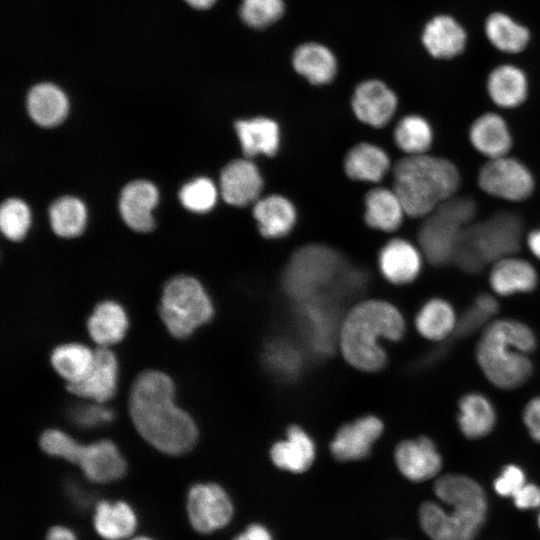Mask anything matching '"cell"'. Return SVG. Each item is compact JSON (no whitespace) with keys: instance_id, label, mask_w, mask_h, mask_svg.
Segmentation results:
<instances>
[{"instance_id":"cell-5","label":"cell","mask_w":540,"mask_h":540,"mask_svg":"<svg viewBox=\"0 0 540 540\" xmlns=\"http://www.w3.org/2000/svg\"><path fill=\"white\" fill-rule=\"evenodd\" d=\"M522 235L523 224L517 214L510 211L497 212L464 229L452 262L464 272L477 273L487 264L516 254Z\"/></svg>"},{"instance_id":"cell-32","label":"cell","mask_w":540,"mask_h":540,"mask_svg":"<svg viewBox=\"0 0 540 540\" xmlns=\"http://www.w3.org/2000/svg\"><path fill=\"white\" fill-rule=\"evenodd\" d=\"M271 458L281 469L300 473L306 471L314 459V446L309 436L299 427L289 429L287 439L271 450Z\"/></svg>"},{"instance_id":"cell-34","label":"cell","mask_w":540,"mask_h":540,"mask_svg":"<svg viewBox=\"0 0 540 540\" xmlns=\"http://www.w3.org/2000/svg\"><path fill=\"white\" fill-rule=\"evenodd\" d=\"M295 70L313 84L331 81L336 73V60L331 51L318 44L299 46L293 55Z\"/></svg>"},{"instance_id":"cell-23","label":"cell","mask_w":540,"mask_h":540,"mask_svg":"<svg viewBox=\"0 0 540 540\" xmlns=\"http://www.w3.org/2000/svg\"><path fill=\"white\" fill-rule=\"evenodd\" d=\"M93 528L104 540H124L132 537L138 524L135 510L125 501H99L92 518Z\"/></svg>"},{"instance_id":"cell-12","label":"cell","mask_w":540,"mask_h":540,"mask_svg":"<svg viewBox=\"0 0 540 540\" xmlns=\"http://www.w3.org/2000/svg\"><path fill=\"white\" fill-rule=\"evenodd\" d=\"M186 511L191 527L201 534H210L227 526L234 507L226 491L215 483H198L190 487Z\"/></svg>"},{"instance_id":"cell-20","label":"cell","mask_w":540,"mask_h":540,"mask_svg":"<svg viewBox=\"0 0 540 540\" xmlns=\"http://www.w3.org/2000/svg\"><path fill=\"white\" fill-rule=\"evenodd\" d=\"M158 190L150 182L137 180L122 190L119 209L125 223L135 231L148 232L154 227L152 210L158 202Z\"/></svg>"},{"instance_id":"cell-42","label":"cell","mask_w":540,"mask_h":540,"mask_svg":"<svg viewBox=\"0 0 540 540\" xmlns=\"http://www.w3.org/2000/svg\"><path fill=\"white\" fill-rule=\"evenodd\" d=\"M526 483V475L522 468L515 464H509L494 480L493 488L499 496L512 498Z\"/></svg>"},{"instance_id":"cell-16","label":"cell","mask_w":540,"mask_h":540,"mask_svg":"<svg viewBox=\"0 0 540 540\" xmlns=\"http://www.w3.org/2000/svg\"><path fill=\"white\" fill-rule=\"evenodd\" d=\"M538 273L527 260L515 254L492 263L489 284L492 291L500 296L529 293L538 285Z\"/></svg>"},{"instance_id":"cell-30","label":"cell","mask_w":540,"mask_h":540,"mask_svg":"<svg viewBox=\"0 0 540 540\" xmlns=\"http://www.w3.org/2000/svg\"><path fill=\"white\" fill-rule=\"evenodd\" d=\"M87 327L94 342L107 347L123 339L128 328V318L119 304L104 301L95 307Z\"/></svg>"},{"instance_id":"cell-4","label":"cell","mask_w":540,"mask_h":540,"mask_svg":"<svg viewBox=\"0 0 540 540\" xmlns=\"http://www.w3.org/2000/svg\"><path fill=\"white\" fill-rule=\"evenodd\" d=\"M404 331L405 322L396 307L384 301H365L354 307L344 321L340 335L343 355L356 368L378 370L386 361L378 339L396 341Z\"/></svg>"},{"instance_id":"cell-1","label":"cell","mask_w":540,"mask_h":540,"mask_svg":"<svg viewBox=\"0 0 540 540\" xmlns=\"http://www.w3.org/2000/svg\"><path fill=\"white\" fill-rule=\"evenodd\" d=\"M129 413L142 438L165 454H184L197 440L193 419L176 406L174 384L160 371L148 370L136 378L130 391Z\"/></svg>"},{"instance_id":"cell-33","label":"cell","mask_w":540,"mask_h":540,"mask_svg":"<svg viewBox=\"0 0 540 540\" xmlns=\"http://www.w3.org/2000/svg\"><path fill=\"white\" fill-rule=\"evenodd\" d=\"M457 316L450 302L431 298L419 310L415 324L418 332L432 341H442L455 333Z\"/></svg>"},{"instance_id":"cell-51","label":"cell","mask_w":540,"mask_h":540,"mask_svg":"<svg viewBox=\"0 0 540 540\" xmlns=\"http://www.w3.org/2000/svg\"><path fill=\"white\" fill-rule=\"evenodd\" d=\"M190 6L197 9H207L211 7L216 0H185Z\"/></svg>"},{"instance_id":"cell-28","label":"cell","mask_w":540,"mask_h":540,"mask_svg":"<svg viewBox=\"0 0 540 540\" xmlns=\"http://www.w3.org/2000/svg\"><path fill=\"white\" fill-rule=\"evenodd\" d=\"M253 216L263 236L278 238L292 229L296 220V211L288 199L280 195H271L255 204Z\"/></svg>"},{"instance_id":"cell-52","label":"cell","mask_w":540,"mask_h":540,"mask_svg":"<svg viewBox=\"0 0 540 540\" xmlns=\"http://www.w3.org/2000/svg\"><path fill=\"white\" fill-rule=\"evenodd\" d=\"M129 540H154V539L149 536L140 535V536L131 537L129 538Z\"/></svg>"},{"instance_id":"cell-25","label":"cell","mask_w":540,"mask_h":540,"mask_svg":"<svg viewBox=\"0 0 540 540\" xmlns=\"http://www.w3.org/2000/svg\"><path fill=\"white\" fill-rule=\"evenodd\" d=\"M487 92L495 105L512 109L522 105L528 96V80L520 68L510 64L495 67L487 79Z\"/></svg>"},{"instance_id":"cell-29","label":"cell","mask_w":540,"mask_h":540,"mask_svg":"<svg viewBox=\"0 0 540 540\" xmlns=\"http://www.w3.org/2000/svg\"><path fill=\"white\" fill-rule=\"evenodd\" d=\"M406 212L394 190L375 188L365 198V220L375 229L392 232L398 229Z\"/></svg>"},{"instance_id":"cell-19","label":"cell","mask_w":540,"mask_h":540,"mask_svg":"<svg viewBox=\"0 0 540 540\" xmlns=\"http://www.w3.org/2000/svg\"><path fill=\"white\" fill-rule=\"evenodd\" d=\"M422 257L420 248L405 239L396 238L381 249L379 267L388 281L394 284H407L419 275Z\"/></svg>"},{"instance_id":"cell-24","label":"cell","mask_w":540,"mask_h":540,"mask_svg":"<svg viewBox=\"0 0 540 540\" xmlns=\"http://www.w3.org/2000/svg\"><path fill=\"white\" fill-rule=\"evenodd\" d=\"M457 423L460 432L468 439L483 438L496 425L497 414L488 397L479 392H469L458 402Z\"/></svg>"},{"instance_id":"cell-7","label":"cell","mask_w":540,"mask_h":540,"mask_svg":"<svg viewBox=\"0 0 540 540\" xmlns=\"http://www.w3.org/2000/svg\"><path fill=\"white\" fill-rule=\"evenodd\" d=\"M40 446L47 454L78 465L85 477L94 483L116 481L126 472L124 458L109 440L83 445L60 430L50 429L41 435Z\"/></svg>"},{"instance_id":"cell-26","label":"cell","mask_w":540,"mask_h":540,"mask_svg":"<svg viewBox=\"0 0 540 540\" xmlns=\"http://www.w3.org/2000/svg\"><path fill=\"white\" fill-rule=\"evenodd\" d=\"M235 130L246 157L272 156L279 148V126L272 119L255 117L239 120L235 123Z\"/></svg>"},{"instance_id":"cell-44","label":"cell","mask_w":540,"mask_h":540,"mask_svg":"<svg viewBox=\"0 0 540 540\" xmlns=\"http://www.w3.org/2000/svg\"><path fill=\"white\" fill-rule=\"evenodd\" d=\"M73 415L77 423L87 427L109 422L113 417L110 410L100 406L79 407Z\"/></svg>"},{"instance_id":"cell-15","label":"cell","mask_w":540,"mask_h":540,"mask_svg":"<svg viewBox=\"0 0 540 540\" xmlns=\"http://www.w3.org/2000/svg\"><path fill=\"white\" fill-rule=\"evenodd\" d=\"M118 364L115 355L106 347L95 351L94 363L79 382L67 384L74 395L104 403L114 395L117 385Z\"/></svg>"},{"instance_id":"cell-36","label":"cell","mask_w":540,"mask_h":540,"mask_svg":"<svg viewBox=\"0 0 540 540\" xmlns=\"http://www.w3.org/2000/svg\"><path fill=\"white\" fill-rule=\"evenodd\" d=\"M95 358L87 346L70 343L58 346L51 354V363L67 384L81 381L90 371Z\"/></svg>"},{"instance_id":"cell-53","label":"cell","mask_w":540,"mask_h":540,"mask_svg":"<svg viewBox=\"0 0 540 540\" xmlns=\"http://www.w3.org/2000/svg\"><path fill=\"white\" fill-rule=\"evenodd\" d=\"M538 526H539V529H540V514L538 516Z\"/></svg>"},{"instance_id":"cell-39","label":"cell","mask_w":540,"mask_h":540,"mask_svg":"<svg viewBox=\"0 0 540 540\" xmlns=\"http://www.w3.org/2000/svg\"><path fill=\"white\" fill-rule=\"evenodd\" d=\"M30 211L20 199L5 200L0 209V228L2 233L13 241L21 240L30 225Z\"/></svg>"},{"instance_id":"cell-11","label":"cell","mask_w":540,"mask_h":540,"mask_svg":"<svg viewBox=\"0 0 540 540\" xmlns=\"http://www.w3.org/2000/svg\"><path fill=\"white\" fill-rule=\"evenodd\" d=\"M477 184L484 193L509 202L525 201L535 190L531 170L509 154L487 159L479 169Z\"/></svg>"},{"instance_id":"cell-6","label":"cell","mask_w":540,"mask_h":540,"mask_svg":"<svg viewBox=\"0 0 540 540\" xmlns=\"http://www.w3.org/2000/svg\"><path fill=\"white\" fill-rule=\"evenodd\" d=\"M476 212L472 198L456 195L426 216L418 232L423 256L437 266L452 262L458 240Z\"/></svg>"},{"instance_id":"cell-10","label":"cell","mask_w":540,"mask_h":540,"mask_svg":"<svg viewBox=\"0 0 540 540\" xmlns=\"http://www.w3.org/2000/svg\"><path fill=\"white\" fill-rule=\"evenodd\" d=\"M340 264L334 250L306 246L293 255L284 275L285 288L295 297L306 298L332 280Z\"/></svg>"},{"instance_id":"cell-43","label":"cell","mask_w":540,"mask_h":540,"mask_svg":"<svg viewBox=\"0 0 540 540\" xmlns=\"http://www.w3.org/2000/svg\"><path fill=\"white\" fill-rule=\"evenodd\" d=\"M491 318L476 304H473L458 318L454 334L457 337H467L486 325Z\"/></svg>"},{"instance_id":"cell-21","label":"cell","mask_w":540,"mask_h":540,"mask_svg":"<svg viewBox=\"0 0 540 540\" xmlns=\"http://www.w3.org/2000/svg\"><path fill=\"white\" fill-rule=\"evenodd\" d=\"M382 429V422L374 416H366L343 426L331 443L334 457L341 461L366 457Z\"/></svg>"},{"instance_id":"cell-13","label":"cell","mask_w":540,"mask_h":540,"mask_svg":"<svg viewBox=\"0 0 540 540\" xmlns=\"http://www.w3.org/2000/svg\"><path fill=\"white\" fill-rule=\"evenodd\" d=\"M395 461L403 476L413 482L435 477L443 465L437 446L426 436L401 442L395 451Z\"/></svg>"},{"instance_id":"cell-8","label":"cell","mask_w":540,"mask_h":540,"mask_svg":"<svg viewBox=\"0 0 540 540\" xmlns=\"http://www.w3.org/2000/svg\"><path fill=\"white\" fill-rule=\"evenodd\" d=\"M212 315V303L195 278L182 275L167 282L162 293L160 316L174 337L189 336Z\"/></svg>"},{"instance_id":"cell-17","label":"cell","mask_w":540,"mask_h":540,"mask_svg":"<svg viewBox=\"0 0 540 540\" xmlns=\"http://www.w3.org/2000/svg\"><path fill=\"white\" fill-rule=\"evenodd\" d=\"M263 180L257 166L248 159H237L224 167L220 189L224 200L235 206H245L260 194Z\"/></svg>"},{"instance_id":"cell-41","label":"cell","mask_w":540,"mask_h":540,"mask_svg":"<svg viewBox=\"0 0 540 540\" xmlns=\"http://www.w3.org/2000/svg\"><path fill=\"white\" fill-rule=\"evenodd\" d=\"M283 10L282 0H243L240 15L247 25L262 28L278 20Z\"/></svg>"},{"instance_id":"cell-47","label":"cell","mask_w":540,"mask_h":540,"mask_svg":"<svg viewBox=\"0 0 540 540\" xmlns=\"http://www.w3.org/2000/svg\"><path fill=\"white\" fill-rule=\"evenodd\" d=\"M232 540H273V537L264 525L252 523Z\"/></svg>"},{"instance_id":"cell-35","label":"cell","mask_w":540,"mask_h":540,"mask_svg":"<svg viewBox=\"0 0 540 540\" xmlns=\"http://www.w3.org/2000/svg\"><path fill=\"white\" fill-rule=\"evenodd\" d=\"M485 33L495 48L506 53L523 51L530 39V32L526 27L502 12H494L487 17Z\"/></svg>"},{"instance_id":"cell-40","label":"cell","mask_w":540,"mask_h":540,"mask_svg":"<svg viewBox=\"0 0 540 540\" xmlns=\"http://www.w3.org/2000/svg\"><path fill=\"white\" fill-rule=\"evenodd\" d=\"M179 198L188 210L204 213L214 207L217 189L210 179L200 177L184 185L179 192Z\"/></svg>"},{"instance_id":"cell-31","label":"cell","mask_w":540,"mask_h":540,"mask_svg":"<svg viewBox=\"0 0 540 540\" xmlns=\"http://www.w3.org/2000/svg\"><path fill=\"white\" fill-rule=\"evenodd\" d=\"M344 167L346 174L354 180L378 182L388 172L390 159L380 147L360 143L347 153Z\"/></svg>"},{"instance_id":"cell-18","label":"cell","mask_w":540,"mask_h":540,"mask_svg":"<svg viewBox=\"0 0 540 540\" xmlns=\"http://www.w3.org/2000/svg\"><path fill=\"white\" fill-rule=\"evenodd\" d=\"M468 138L472 147L487 159L508 155L513 146L506 120L494 112L478 116L469 128Z\"/></svg>"},{"instance_id":"cell-49","label":"cell","mask_w":540,"mask_h":540,"mask_svg":"<svg viewBox=\"0 0 540 540\" xmlns=\"http://www.w3.org/2000/svg\"><path fill=\"white\" fill-rule=\"evenodd\" d=\"M46 540H78L75 532L69 527L55 525L48 529Z\"/></svg>"},{"instance_id":"cell-3","label":"cell","mask_w":540,"mask_h":540,"mask_svg":"<svg viewBox=\"0 0 540 540\" xmlns=\"http://www.w3.org/2000/svg\"><path fill=\"white\" fill-rule=\"evenodd\" d=\"M394 188L406 215L425 218L457 195L458 167L449 159L428 153L407 155L393 169Z\"/></svg>"},{"instance_id":"cell-50","label":"cell","mask_w":540,"mask_h":540,"mask_svg":"<svg viewBox=\"0 0 540 540\" xmlns=\"http://www.w3.org/2000/svg\"><path fill=\"white\" fill-rule=\"evenodd\" d=\"M526 244L530 252L540 260V227L530 231L526 237Z\"/></svg>"},{"instance_id":"cell-48","label":"cell","mask_w":540,"mask_h":540,"mask_svg":"<svg viewBox=\"0 0 540 540\" xmlns=\"http://www.w3.org/2000/svg\"><path fill=\"white\" fill-rule=\"evenodd\" d=\"M474 304L481 308L490 317L496 315L499 310V303L493 295L483 293L476 297Z\"/></svg>"},{"instance_id":"cell-22","label":"cell","mask_w":540,"mask_h":540,"mask_svg":"<svg viewBox=\"0 0 540 540\" xmlns=\"http://www.w3.org/2000/svg\"><path fill=\"white\" fill-rule=\"evenodd\" d=\"M466 32L449 15H437L425 26L422 43L428 53L438 59H450L460 53L466 45Z\"/></svg>"},{"instance_id":"cell-37","label":"cell","mask_w":540,"mask_h":540,"mask_svg":"<svg viewBox=\"0 0 540 540\" xmlns=\"http://www.w3.org/2000/svg\"><path fill=\"white\" fill-rule=\"evenodd\" d=\"M434 140L429 121L416 114L403 117L394 129V141L407 155L428 153Z\"/></svg>"},{"instance_id":"cell-14","label":"cell","mask_w":540,"mask_h":540,"mask_svg":"<svg viewBox=\"0 0 540 540\" xmlns=\"http://www.w3.org/2000/svg\"><path fill=\"white\" fill-rule=\"evenodd\" d=\"M395 93L379 80L361 83L352 98L356 117L372 127H382L393 117L397 108Z\"/></svg>"},{"instance_id":"cell-46","label":"cell","mask_w":540,"mask_h":540,"mask_svg":"<svg viewBox=\"0 0 540 540\" xmlns=\"http://www.w3.org/2000/svg\"><path fill=\"white\" fill-rule=\"evenodd\" d=\"M514 505L521 510L540 506V487L533 483L524 484L512 497Z\"/></svg>"},{"instance_id":"cell-38","label":"cell","mask_w":540,"mask_h":540,"mask_svg":"<svg viewBox=\"0 0 540 540\" xmlns=\"http://www.w3.org/2000/svg\"><path fill=\"white\" fill-rule=\"evenodd\" d=\"M50 223L55 234L75 237L82 233L86 224V208L75 197L65 196L53 202L49 209Z\"/></svg>"},{"instance_id":"cell-45","label":"cell","mask_w":540,"mask_h":540,"mask_svg":"<svg viewBox=\"0 0 540 540\" xmlns=\"http://www.w3.org/2000/svg\"><path fill=\"white\" fill-rule=\"evenodd\" d=\"M522 419L530 437L540 443V396L533 397L527 402Z\"/></svg>"},{"instance_id":"cell-9","label":"cell","mask_w":540,"mask_h":540,"mask_svg":"<svg viewBox=\"0 0 540 540\" xmlns=\"http://www.w3.org/2000/svg\"><path fill=\"white\" fill-rule=\"evenodd\" d=\"M443 504L450 506L451 510L433 501L421 504L418 516L424 533L431 540H473L486 520L487 498L453 500Z\"/></svg>"},{"instance_id":"cell-27","label":"cell","mask_w":540,"mask_h":540,"mask_svg":"<svg viewBox=\"0 0 540 540\" xmlns=\"http://www.w3.org/2000/svg\"><path fill=\"white\" fill-rule=\"evenodd\" d=\"M27 110L34 122L44 127H52L66 117L68 101L58 87L42 83L30 89L27 95Z\"/></svg>"},{"instance_id":"cell-2","label":"cell","mask_w":540,"mask_h":540,"mask_svg":"<svg viewBox=\"0 0 540 540\" xmlns=\"http://www.w3.org/2000/svg\"><path fill=\"white\" fill-rule=\"evenodd\" d=\"M537 346L533 330L515 319L489 322L476 345V361L495 387L512 390L525 384L533 373L529 358Z\"/></svg>"}]
</instances>
